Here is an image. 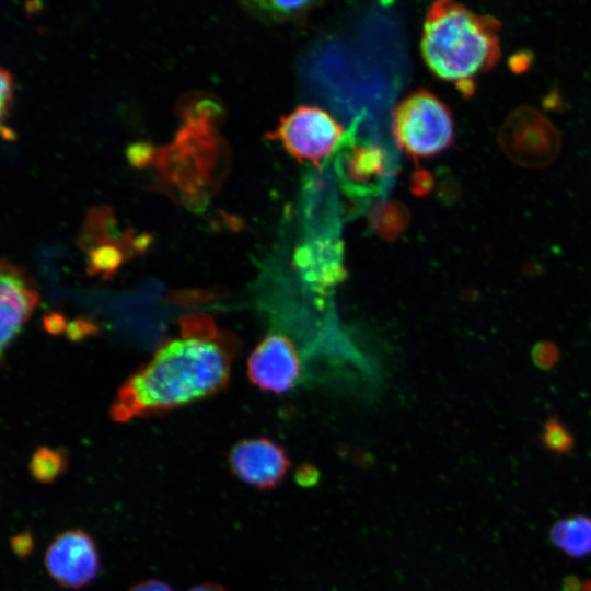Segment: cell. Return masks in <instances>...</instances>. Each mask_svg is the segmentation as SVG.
Returning a JSON list of instances; mask_svg holds the SVG:
<instances>
[{"mask_svg":"<svg viewBox=\"0 0 591 591\" xmlns=\"http://www.w3.org/2000/svg\"><path fill=\"white\" fill-rule=\"evenodd\" d=\"M189 335L163 345L118 390L111 407L116 421L166 412L217 393L227 384L234 339Z\"/></svg>","mask_w":591,"mask_h":591,"instance_id":"6da1fadb","label":"cell"},{"mask_svg":"<svg viewBox=\"0 0 591 591\" xmlns=\"http://www.w3.org/2000/svg\"><path fill=\"white\" fill-rule=\"evenodd\" d=\"M420 48L425 62L438 78L470 93L472 79L499 59V23L457 2L437 1L426 14Z\"/></svg>","mask_w":591,"mask_h":591,"instance_id":"7a4b0ae2","label":"cell"},{"mask_svg":"<svg viewBox=\"0 0 591 591\" xmlns=\"http://www.w3.org/2000/svg\"><path fill=\"white\" fill-rule=\"evenodd\" d=\"M164 189L188 209L202 210L228 166V150L217 129L184 125L158 149L153 163Z\"/></svg>","mask_w":591,"mask_h":591,"instance_id":"3957f363","label":"cell"},{"mask_svg":"<svg viewBox=\"0 0 591 591\" xmlns=\"http://www.w3.org/2000/svg\"><path fill=\"white\" fill-rule=\"evenodd\" d=\"M454 126L447 105L420 89L404 97L393 113L397 146L413 158L432 157L453 141Z\"/></svg>","mask_w":591,"mask_h":591,"instance_id":"277c9868","label":"cell"},{"mask_svg":"<svg viewBox=\"0 0 591 591\" xmlns=\"http://www.w3.org/2000/svg\"><path fill=\"white\" fill-rule=\"evenodd\" d=\"M343 134V126L326 111L300 105L281 116L277 127L266 137L279 141L298 161L320 165L333 152Z\"/></svg>","mask_w":591,"mask_h":591,"instance_id":"5b68a950","label":"cell"},{"mask_svg":"<svg viewBox=\"0 0 591 591\" xmlns=\"http://www.w3.org/2000/svg\"><path fill=\"white\" fill-rule=\"evenodd\" d=\"M44 566L50 578L60 587L83 588L100 570L95 542L83 530H66L55 536L46 548Z\"/></svg>","mask_w":591,"mask_h":591,"instance_id":"8992f818","label":"cell"},{"mask_svg":"<svg viewBox=\"0 0 591 591\" xmlns=\"http://www.w3.org/2000/svg\"><path fill=\"white\" fill-rule=\"evenodd\" d=\"M232 474L259 490H270L283 479L291 462L285 449L265 438L243 439L228 454Z\"/></svg>","mask_w":591,"mask_h":591,"instance_id":"52a82bcc","label":"cell"},{"mask_svg":"<svg viewBox=\"0 0 591 591\" xmlns=\"http://www.w3.org/2000/svg\"><path fill=\"white\" fill-rule=\"evenodd\" d=\"M301 366L292 341L280 334L266 336L247 360V376L262 391L283 394L300 376Z\"/></svg>","mask_w":591,"mask_h":591,"instance_id":"ba28073f","label":"cell"},{"mask_svg":"<svg viewBox=\"0 0 591 591\" xmlns=\"http://www.w3.org/2000/svg\"><path fill=\"white\" fill-rule=\"evenodd\" d=\"M501 141L510 157L528 165L549 162L558 149V137L549 121L528 108L509 117Z\"/></svg>","mask_w":591,"mask_h":591,"instance_id":"9c48e42d","label":"cell"},{"mask_svg":"<svg viewBox=\"0 0 591 591\" xmlns=\"http://www.w3.org/2000/svg\"><path fill=\"white\" fill-rule=\"evenodd\" d=\"M39 301V294L23 274L5 260L1 263V354L14 340Z\"/></svg>","mask_w":591,"mask_h":591,"instance_id":"30bf717a","label":"cell"},{"mask_svg":"<svg viewBox=\"0 0 591 591\" xmlns=\"http://www.w3.org/2000/svg\"><path fill=\"white\" fill-rule=\"evenodd\" d=\"M293 263L302 280L321 293L341 282L347 275L341 243L331 237H317L300 245Z\"/></svg>","mask_w":591,"mask_h":591,"instance_id":"8fae6325","label":"cell"},{"mask_svg":"<svg viewBox=\"0 0 591 591\" xmlns=\"http://www.w3.org/2000/svg\"><path fill=\"white\" fill-rule=\"evenodd\" d=\"M132 240L130 229L120 234L111 207L94 206L86 213L78 236V244L89 251L103 244H115L128 255L134 250Z\"/></svg>","mask_w":591,"mask_h":591,"instance_id":"7c38bea8","label":"cell"},{"mask_svg":"<svg viewBox=\"0 0 591 591\" xmlns=\"http://www.w3.org/2000/svg\"><path fill=\"white\" fill-rule=\"evenodd\" d=\"M174 111L184 125L213 129H217L225 116L220 99L201 90L182 94L175 102Z\"/></svg>","mask_w":591,"mask_h":591,"instance_id":"4fadbf2b","label":"cell"},{"mask_svg":"<svg viewBox=\"0 0 591 591\" xmlns=\"http://www.w3.org/2000/svg\"><path fill=\"white\" fill-rule=\"evenodd\" d=\"M555 547L573 558L591 556V517L573 514L558 520L549 531Z\"/></svg>","mask_w":591,"mask_h":591,"instance_id":"5bb4252c","label":"cell"},{"mask_svg":"<svg viewBox=\"0 0 591 591\" xmlns=\"http://www.w3.org/2000/svg\"><path fill=\"white\" fill-rule=\"evenodd\" d=\"M68 465V456L63 449L39 447L33 453L28 470L33 478L43 484L55 482Z\"/></svg>","mask_w":591,"mask_h":591,"instance_id":"9a60e30c","label":"cell"},{"mask_svg":"<svg viewBox=\"0 0 591 591\" xmlns=\"http://www.w3.org/2000/svg\"><path fill=\"white\" fill-rule=\"evenodd\" d=\"M314 5V1H252L244 3V7L254 14L277 22L299 20Z\"/></svg>","mask_w":591,"mask_h":591,"instance_id":"2e32d148","label":"cell"},{"mask_svg":"<svg viewBox=\"0 0 591 591\" xmlns=\"http://www.w3.org/2000/svg\"><path fill=\"white\" fill-rule=\"evenodd\" d=\"M126 252L115 244H103L89 251L88 271L109 277L123 264Z\"/></svg>","mask_w":591,"mask_h":591,"instance_id":"e0dca14e","label":"cell"},{"mask_svg":"<svg viewBox=\"0 0 591 591\" xmlns=\"http://www.w3.org/2000/svg\"><path fill=\"white\" fill-rule=\"evenodd\" d=\"M383 166V157L375 148H362L350 160V173L356 181H367L379 174Z\"/></svg>","mask_w":591,"mask_h":591,"instance_id":"ac0fdd59","label":"cell"},{"mask_svg":"<svg viewBox=\"0 0 591 591\" xmlns=\"http://www.w3.org/2000/svg\"><path fill=\"white\" fill-rule=\"evenodd\" d=\"M541 439L543 445L556 454H567L573 448V437L555 417L544 424Z\"/></svg>","mask_w":591,"mask_h":591,"instance_id":"d6986e66","label":"cell"},{"mask_svg":"<svg viewBox=\"0 0 591 591\" xmlns=\"http://www.w3.org/2000/svg\"><path fill=\"white\" fill-rule=\"evenodd\" d=\"M158 149L151 142L139 140L127 146L125 154L135 169H143L154 163Z\"/></svg>","mask_w":591,"mask_h":591,"instance_id":"ffe728a7","label":"cell"},{"mask_svg":"<svg viewBox=\"0 0 591 591\" xmlns=\"http://www.w3.org/2000/svg\"><path fill=\"white\" fill-rule=\"evenodd\" d=\"M13 77L5 68L0 69V121L4 125V119L9 114V108L12 103Z\"/></svg>","mask_w":591,"mask_h":591,"instance_id":"44dd1931","label":"cell"},{"mask_svg":"<svg viewBox=\"0 0 591 591\" xmlns=\"http://www.w3.org/2000/svg\"><path fill=\"white\" fill-rule=\"evenodd\" d=\"M97 331L95 323L84 317H78L67 325L66 333L70 340L78 341L95 334Z\"/></svg>","mask_w":591,"mask_h":591,"instance_id":"7402d4cb","label":"cell"},{"mask_svg":"<svg viewBox=\"0 0 591 591\" xmlns=\"http://www.w3.org/2000/svg\"><path fill=\"white\" fill-rule=\"evenodd\" d=\"M10 547L18 557H27L34 548V540L32 533L28 530H25L11 536Z\"/></svg>","mask_w":591,"mask_h":591,"instance_id":"603a6c76","label":"cell"},{"mask_svg":"<svg viewBox=\"0 0 591 591\" xmlns=\"http://www.w3.org/2000/svg\"><path fill=\"white\" fill-rule=\"evenodd\" d=\"M296 482L302 487H312L320 480V472L312 464H303L296 472Z\"/></svg>","mask_w":591,"mask_h":591,"instance_id":"cb8c5ba5","label":"cell"},{"mask_svg":"<svg viewBox=\"0 0 591 591\" xmlns=\"http://www.w3.org/2000/svg\"><path fill=\"white\" fill-rule=\"evenodd\" d=\"M128 591H173V589L162 580L147 579L134 584Z\"/></svg>","mask_w":591,"mask_h":591,"instance_id":"d4e9b609","label":"cell"},{"mask_svg":"<svg viewBox=\"0 0 591 591\" xmlns=\"http://www.w3.org/2000/svg\"><path fill=\"white\" fill-rule=\"evenodd\" d=\"M44 327L50 334H59L67 328V325L61 314L50 313L44 317Z\"/></svg>","mask_w":591,"mask_h":591,"instance_id":"484cf974","label":"cell"},{"mask_svg":"<svg viewBox=\"0 0 591 591\" xmlns=\"http://www.w3.org/2000/svg\"><path fill=\"white\" fill-rule=\"evenodd\" d=\"M151 240H152V237L148 233H142V234L134 237V240H132L134 250H136L138 252H144L148 248Z\"/></svg>","mask_w":591,"mask_h":591,"instance_id":"4316f807","label":"cell"},{"mask_svg":"<svg viewBox=\"0 0 591 591\" xmlns=\"http://www.w3.org/2000/svg\"><path fill=\"white\" fill-rule=\"evenodd\" d=\"M187 591H228L223 586L215 582H204L189 588Z\"/></svg>","mask_w":591,"mask_h":591,"instance_id":"83f0119b","label":"cell"},{"mask_svg":"<svg viewBox=\"0 0 591 591\" xmlns=\"http://www.w3.org/2000/svg\"><path fill=\"white\" fill-rule=\"evenodd\" d=\"M1 136L4 140H14L15 139V134L12 129H10L9 127L4 126V125H1Z\"/></svg>","mask_w":591,"mask_h":591,"instance_id":"f1b7e54d","label":"cell"},{"mask_svg":"<svg viewBox=\"0 0 591 591\" xmlns=\"http://www.w3.org/2000/svg\"><path fill=\"white\" fill-rule=\"evenodd\" d=\"M26 11L31 13H35L42 9V3L39 1H30L25 4Z\"/></svg>","mask_w":591,"mask_h":591,"instance_id":"f546056e","label":"cell"}]
</instances>
